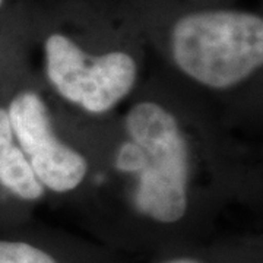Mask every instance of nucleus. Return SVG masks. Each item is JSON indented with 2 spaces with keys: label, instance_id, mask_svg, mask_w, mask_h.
Instances as JSON below:
<instances>
[{
  "label": "nucleus",
  "instance_id": "obj_1",
  "mask_svg": "<svg viewBox=\"0 0 263 263\" xmlns=\"http://www.w3.org/2000/svg\"><path fill=\"white\" fill-rule=\"evenodd\" d=\"M129 13L184 76L209 89L243 84L263 65V18L226 5L129 2Z\"/></svg>",
  "mask_w": 263,
  "mask_h": 263
},
{
  "label": "nucleus",
  "instance_id": "obj_2",
  "mask_svg": "<svg viewBox=\"0 0 263 263\" xmlns=\"http://www.w3.org/2000/svg\"><path fill=\"white\" fill-rule=\"evenodd\" d=\"M124 129L146 155L135 176L136 212L161 226L177 224L187 214L190 151L176 116L155 101H141L126 114Z\"/></svg>",
  "mask_w": 263,
  "mask_h": 263
},
{
  "label": "nucleus",
  "instance_id": "obj_3",
  "mask_svg": "<svg viewBox=\"0 0 263 263\" xmlns=\"http://www.w3.org/2000/svg\"><path fill=\"white\" fill-rule=\"evenodd\" d=\"M5 107L13 136L41 186L60 195L79 187L88 174V161L79 151L60 141L41 95L24 88L10 97Z\"/></svg>",
  "mask_w": 263,
  "mask_h": 263
},
{
  "label": "nucleus",
  "instance_id": "obj_4",
  "mask_svg": "<svg viewBox=\"0 0 263 263\" xmlns=\"http://www.w3.org/2000/svg\"><path fill=\"white\" fill-rule=\"evenodd\" d=\"M0 189L22 202H37L44 196L27 157L19 148L10 126L9 114L0 103Z\"/></svg>",
  "mask_w": 263,
  "mask_h": 263
},
{
  "label": "nucleus",
  "instance_id": "obj_5",
  "mask_svg": "<svg viewBox=\"0 0 263 263\" xmlns=\"http://www.w3.org/2000/svg\"><path fill=\"white\" fill-rule=\"evenodd\" d=\"M0 263H62L56 254L29 240L0 234Z\"/></svg>",
  "mask_w": 263,
  "mask_h": 263
},
{
  "label": "nucleus",
  "instance_id": "obj_6",
  "mask_svg": "<svg viewBox=\"0 0 263 263\" xmlns=\"http://www.w3.org/2000/svg\"><path fill=\"white\" fill-rule=\"evenodd\" d=\"M29 28V19L24 15L22 10L8 9L0 15V62L6 56L19 35L27 32Z\"/></svg>",
  "mask_w": 263,
  "mask_h": 263
},
{
  "label": "nucleus",
  "instance_id": "obj_7",
  "mask_svg": "<svg viewBox=\"0 0 263 263\" xmlns=\"http://www.w3.org/2000/svg\"><path fill=\"white\" fill-rule=\"evenodd\" d=\"M141 2H160V3H180V0H141ZM184 3H199V5H222V0H184Z\"/></svg>",
  "mask_w": 263,
  "mask_h": 263
},
{
  "label": "nucleus",
  "instance_id": "obj_8",
  "mask_svg": "<svg viewBox=\"0 0 263 263\" xmlns=\"http://www.w3.org/2000/svg\"><path fill=\"white\" fill-rule=\"evenodd\" d=\"M160 263H205L200 260L199 257H193V256H174V257H168L164 259Z\"/></svg>",
  "mask_w": 263,
  "mask_h": 263
},
{
  "label": "nucleus",
  "instance_id": "obj_9",
  "mask_svg": "<svg viewBox=\"0 0 263 263\" xmlns=\"http://www.w3.org/2000/svg\"><path fill=\"white\" fill-rule=\"evenodd\" d=\"M9 9V0H0V15Z\"/></svg>",
  "mask_w": 263,
  "mask_h": 263
}]
</instances>
